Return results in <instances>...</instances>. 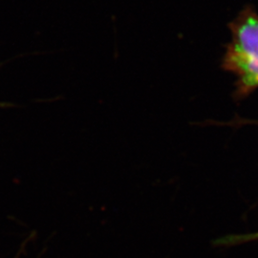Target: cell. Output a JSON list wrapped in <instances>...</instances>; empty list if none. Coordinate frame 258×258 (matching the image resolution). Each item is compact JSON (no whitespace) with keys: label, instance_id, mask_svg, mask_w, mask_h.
<instances>
[{"label":"cell","instance_id":"cell-1","mask_svg":"<svg viewBox=\"0 0 258 258\" xmlns=\"http://www.w3.org/2000/svg\"><path fill=\"white\" fill-rule=\"evenodd\" d=\"M231 52L258 58V19L250 14L243 16L234 29Z\"/></svg>","mask_w":258,"mask_h":258}]
</instances>
